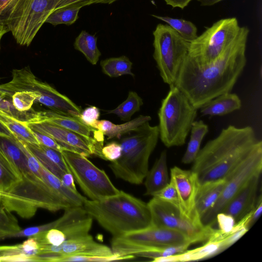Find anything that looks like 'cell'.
Masks as SVG:
<instances>
[{"label": "cell", "mask_w": 262, "mask_h": 262, "mask_svg": "<svg viewBox=\"0 0 262 262\" xmlns=\"http://www.w3.org/2000/svg\"><path fill=\"white\" fill-rule=\"evenodd\" d=\"M55 252L58 257L57 262L62 257L72 255L110 257L115 255L111 247L96 242L89 233L55 246Z\"/></svg>", "instance_id": "cell-18"}, {"label": "cell", "mask_w": 262, "mask_h": 262, "mask_svg": "<svg viewBox=\"0 0 262 262\" xmlns=\"http://www.w3.org/2000/svg\"><path fill=\"white\" fill-rule=\"evenodd\" d=\"M111 248L119 256L133 255L157 248L192 244L184 234L177 231L154 225L122 236L113 237Z\"/></svg>", "instance_id": "cell-8"}, {"label": "cell", "mask_w": 262, "mask_h": 262, "mask_svg": "<svg viewBox=\"0 0 262 262\" xmlns=\"http://www.w3.org/2000/svg\"><path fill=\"white\" fill-rule=\"evenodd\" d=\"M224 251L222 241L209 238L204 245L192 250L152 260L155 262H184L198 261L214 256Z\"/></svg>", "instance_id": "cell-21"}, {"label": "cell", "mask_w": 262, "mask_h": 262, "mask_svg": "<svg viewBox=\"0 0 262 262\" xmlns=\"http://www.w3.org/2000/svg\"><path fill=\"white\" fill-rule=\"evenodd\" d=\"M26 144L40 164L59 179L70 171L61 152L41 144Z\"/></svg>", "instance_id": "cell-20"}, {"label": "cell", "mask_w": 262, "mask_h": 262, "mask_svg": "<svg viewBox=\"0 0 262 262\" xmlns=\"http://www.w3.org/2000/svg\"><path fill=\"white\" fill-rule=\"evenodd\" d=\"M100 115L99 108L96 106H91L82 111L79 118L85 125L93 127L98 120Z\"/></svg>", "instance_id": "cell-45"}, {"label": "cell", "mask_w": 262, "mask_h": 262, "mask_svg": "<svg viewBox=\"0 0 262 262\" xmlns=\"http://www.w3.org/2000/svg\"><path fill=\"white\" fill-rule=\"evenodd\" d=\"M100 66L103 73L112 78L124 75L135 76L131 71L133 63L125 55L102 60L100 61Z\"/></svg>", "instance_id": "cell-32"}, {"label": "cell", "mask_w": 262, "mask_h": 262, "mask_svg": "<svg viewBox=\"0 0 262 262\" xmlns=\"http://www.w3.org/2000/svg\"><path fill=\"white\" fill-rule=\"evenodd\" d=\"M262 212V196L261 194L257 197L254 208L252 211L250 217V228L256 222L260 217Z\"/></svg>", "instance_id": "cell-48"}, {"label": "cell", "mask_w": 262, "mask_h": 262, "mask_svg": "<svg viewBox=\"0 0 262 262\" xmlns=\"http://www.w3.org/2000/svg\"><path fill=\"white\" fill-rule=\"evenodd\" d=\"M262 147L250 126L229 125L200 149L191 170L198 177L199 185L225 179L257 148Z\"/></svg>", "instance_id": "cell-2"}, {"label": "cell", "mask_w": 262, "mask_h": 262, "mask_svg": "<svg viewBox=\"0 0 262 262\" xmlns=\"http://www.w3.org/2000/svg\"><path fill=\"white\" fill-rule=\"evenodd\" d=\"M122 148L119 142L112 141L103 146L101 154L103 160L111 162L118 160L121 156Z\"/></svg>", "instance_id": "cell-44"}, {"label": "cell", "mask_w": 262, "mask_h": 262, "mask_svg": "<svg viewBox=\"0 0 262 262\" xmlns=\"http://www.w3.org/2000/svg\"><path fill=\"white\" fill-rule=\"evenodd\" d=\"M192 0H164L166 4L172 8H185Z\"/></svg>", "instance_id": "cell-50"}, {"label": "cell", "mask_w": 262, "mask_h": 262, "mask_svg": "<svg viewBox=\"0 0 262 262\" xmlns=\"http://www.w3.org/2000/svg\"><path fill=\"white\" fill-rule=\"evenodd\" d=\"M80 9V7H76L56 10L48 16L46 23L54 26L60 24L71 25L79 18L78 13Z\"/></svg>", "instance_id": "cell-36"}, {"label": "cell", "mask_w": 262, "mask_h": 262, "mask_svg": "<svg viewBox=\"0 0 262 262\" xmlns=\"http://www.w3.org/2000/svg\"><path fill=\"white\" fill-rule=\"evenodd\" d=\"M0 147L15 164L21 176L31 172L25 155L14 140L0 137Z\"/></svg>", "instance_id": "cell-33"}, {"label": "cell", "mask_w": 262, "mask_h": 262, "mask_svg": "<svg viewBox=\"0 0 262 262\" xmlns=\"http://www.w3.org/2000/svg\"><path fill=\"white\" fill-rule=\"evenodd\" d=\"M249 33L247 27H241L234 41L219 58L209 64L200 66L187 56L174 85L194 107L199 109L219 95L231 92L246 64Z\"/></svg>", "instance_id": "cell-1"}, {"label": "cell", "mask_w": 262, "mask_h": 262, "mask_svg": "<svg viewBox=\"0 0 262 262\" xmlns=\"http://www.w3.org/2000/svg\"><path fill=\"white\" fill-rule=\"evenodd\" d=\"M9 32L7 28L3 25L2 24L0 23V49H1V39L4 36V34H5L6 33Z\"/></svg>", "instance_id": "cell-53"}, {"label": "cell", "mask_w": 262, "mask_h": 262, "mask_svg": "<svg viewBox=\"0 0 262 262\" xmlns=\"http://www.w3.org/2000/svg\"><path fill=\"white\" fill-rule=\"evenodd\" d=\"M7 97L5 93L0 90V104L4 100V98Z\"/></svg>", "instance_id": "cell-55"}, {"label": "cell", "mask_w": 262, "mask_h": 262, "mask_svg": "<svg viewBox=\"0 0 262 262\" xmlns=\"http://www.w3.org/2000/svg\"><path fill=\"white\" fill-rule=\"evenodd\" d=\"M82 207L113 237L151 225V215L147 203L122 190L99 201L86 199Z\"/></svg>", "instance_id": "cell-3"}, {"label": "cell", "mask_w": 262, "mask_h": 262, "mask_svg": "<svg viewBox=\"0 0 262 262\" xmlns=\"http://www.w3.org/2000/svg\"><path fill=\"white\" fill-rule=\"evenodd\" d=\"M131 135L122 138L120 157L108 166L116 178L135 185L142 184L148 171L149 157L159 138L158 125L147 122Z\"/></svg>", "instance_id": "cell-4"}, {"label": "cell", "mask_w": 262, "mask_h": 262, "mask_svg": "<svg viewBox=\"0 0 262 262\" xmlns=\"http://www.w3.org/2000/svg\"><path fill=\"white\" fill-rule=\"evenodd\" d=\"M241 27L235 17L218 20L190 42L188 56L200 66L212 62L234 41Z\"/></svg>", "instance_id": "cell-9"}, {"label": "cell", "mask_w": 262, "mask_h": 262, "mask_svg": "<svg viewBox=\"0 0 262 262\" xmlns=\"http://www.w3.org/2000/svg\"><path fill=\"white\" fill-rule=\"evenodd\" d=\"M216 224L218 225V229L222 233H227L233 229L236 222L232 216L224 212H220L216 215Z\"/></svg>", "instance_id": "cell-46"}, {"label": "cell", "mask_w": 262, "mask_h": 262, "mask_svg": "<svg viewBox=\"0 0 262 262\" xmlns=\"http://www.w3.org/2000/svg\"><path fill=\"white\" fill-rule=\"evenodd\" d=\"M0 228L12 233L21 230L17 219L7 211L0 202Z\"/></svg>", "instance_id": "cell-41"}, {"label": "cell", "mask_w": 262, "mask_h": 262, "mask_svg": "<svg viewBox=\"0 0 262 262\" xmlns=\"http://www.w3.org/2000/svg\"><path fill=\"white\" fill-rule=\"evenodd\" d=\"M58 219L52 222L37 226L30 227L10 234L7 237H30L38 233L55 227Z\"/></svg>", "instance_id": "cell-42"}, {"label": "cell", "mask_w": 262, "mask_h": 262, "mask_svg": "<svg viewBox=\"0 0 262 262\" xmlns=\"http://www.w3.org/2000/svg\"><path fill=\"white\" fill-rule=\"evenodd\" d=\"M225 179L209 182L199 185L195 200V209L201 220L214 205L225 185Z\"/></svg>", "instance_id": "cell-22"}, {"label": "cell", "mask_w": 262, "mask_h": 262, "mask_svg": "<svg viewBox=\"0 0 262 262\" xmlns=\"http://www.w3.org/2000/svg\"><path fill=\"white\" fill-rule=\"evenodd\" d=\"M34 131L54 139L63 149L86 157L95 155L103 159L101 149L81 135L62 127L46 123H26Z\"/></svg>", "instance_id": "cell-16"}, {"label": "cell", "mask_w": 262, "mask_h": 262, "mask_svg": "<svg viewBox=\"0 0 262 262\" xmlns=\"http://www.w3.org/2000/svg\"><path fill=\"white\" fill-rule=\"evenodd\" d=\"M169 88L158 113L159 137L167 147L185 143L198 111L176 86Z\"/></svg>", "instance_id": "cell-6"}, {"label": "cell", "mask_w": 262, "mask_h": 262, "mask_svg": "<svg viewBox=\"0 0 262 262\" xmlns=\"http://www.w3.org/2000/svg\"><path fill=\"white\" fill-rule=\"evenodd\" d=\"M145 195L152 196L169 182L167 165V153L163 150L145 178Z\"/></svg>", "instance_id": "cell-24"}, {"label": "cell", "mask_w": 262, "mask_h": 262, "mask_svg": "<svg viewBox=\"0 0 262 262\" xmlns=\"http://www.w3.org/2000/svg\"><path fill=\"white\" fill-rule=\"evenodd\" d=\"M60 0H33L14 31L17 43L29 46L48 16L56 10Z\"/></svg>", "instance_id": "cell-14"}, {"label": "cell", "mask_w": 262, "mask_h": 262, "mask_svg": "<svg viewBox=\"0 0 262 262\" xmlns=\"http://www.w3.org/2000/svg\"><path fill=\"white\" fill-rule=\"evenodd\" d=\"M262 147L254 151L225 178V185L214 205L202 217L205 226L216 224V215L221 212L227 204L254 176L261 174Z\"/></svg>", "instance_id": "cell-12"}, {"label": "cell", "mask_w": 262, "mask_h": 262, "mask_svg": "<svg viewBox=\"0 0 262 262\" xmlns=\"http://www.w3.org/2000/svg\"><path fill=\"white\" fill-rule=\"evenodd\" d=\"M33 0H0V23L11 33Z\"/></svg>", "instance_id": "cell-23"}, {"label": "cell", "mask_w": 262, "mask_h": 262, "mask_svg": "<svg viewBox=\"0 0 262 262\" xmlns=\"http://www.w3.org/2000/svg\"><path fill=\"white\" fill-rule=\"evenodd\" d=\"M21 179L16 166L0 147V189L8 191Z\"/></svg>", "instance_id": "cell-30"}, {"label": "cell", "mask_w": 262, "mask_h": 262, "mask_svg": "<svg viewBox=\"0 0 262 262\" xmlns=\"http://www.w3.org/2000/svg\"><path fill=\"white\" fill-rule=\"evenodd\" d=\"M11 234H12L11 232L0 228V239L7 237Z\"/></svg>", "instance_id": "cell-54"}, {"label": "cell", "mask_w": 262, "mask_h": 262, "mask_svg": "<svg viewBox=\"0 0 262 262\" xmlns=\"http://www.w3.org/2000/svg\"><path fill=\"white\" fill-rule=\"evenodd\" d=\"M153 57L163 81L174 85L181 66L188 55L190 42L168 25L158 24L153 32Z\"/></svg>", "instance_id": "cell-7"}, {"label": "cell", "mask_w": 262, "mask_h": 262, "mask_svg": "<svg viewBox=\"0 0 262 262\" xmlns=\"http://www.w3.org/2000/svg\"><path fill=\"white\" fill-rule=\"evenodd\" d=\"M242 102L235 93L227 92L211 100L200 108L203 116H223L239 110Z\"/></svg>", "instance_id": "cell-25"}, {"label": "cell", "mask_w": 262, "mask_h": 262, "mask_svg": "<svg viewBox=\"0 0 262 262\" xmlns=\"http://www.w3.org/2000/svg\"><path fill=\"white\" fill-rule=\"evenodd\" d=\"M155 17L165 22L175 30L186 41L190 42L198 36L197 28L191 21L183 19L173 18L168 16L152 15Z\"/></svg>", "instance_id": "cell-35"}, {"label": "cell", "mask_w": 262, "mask_h": 262, "mask_svg": "<svg viewBox=\"0 0 262 262\" xmlns=\"http://www.w3.org/2000/svg\"><path fill=\"white\" fill-rule=\"evenodd\" d=\"M149 116L140 115L135 119L120 124H116L109 120H98L93 128L101 132L107 139H120L123 135L137 130L140 126L151 120Z\"/></svg>", "instance_id": "cell-26"}, {"label": "cell", "mask_w": 262, "mask_h": 262, "mask_svg": "<svg viewBox=\"0 0 262 262\" xmlns=\"http://www.w3.org/2000/svg\"><path fill=\"white\" fill-rule=\"evenodd\" d=\"M260 174L253 177L227 204L221 212L232 216L236 223L251 212L257 198Z\"/></svg>", "instance_id": "cell-19"}, {"label": "cell", "mask_w": 262, "mask_h": 262, "mask_svg": "<svg viewBox=\"0 0 262 262\" xmlns=\"http://www.w3.org/2000/svg\"><path fill=\"white\" fill-rule=\"evenodd\" d=\"M0 90L10 97L18 91H32L40 95L37 102L50 109L55 105L58 94V91L49 84L38 80L29 67L13 70L11 80L0 84Z\"/></svg>", "instance_id": "cell-13"}, {"label": "cell", "mask_w": 262, "mask_h": 262, "mask_svg": "<svg viewBox=\"0 0 262 262\" xmlns=\"http://www.w3.org/2000/svg\"><path fill=\"white\" fill-rule=\"evenodd\" d=\"M200 2L202 6L213 5L223 0H196Z\"/></svg>", "instance_id": "cell-52"}, {"label": "cell", "mask_w": 262, "mask_h": 262, "mask_svg": "<svg viewBox=\"0 0 262 262\" xmlns=\"http://www.w3.org/2000/svg\"><path fill=\"white\" fill-rule=\"evenodd\" d=\"M135 257L133 255L119 256L114 255L110 257L94 256L86 255H72L60 258L58 262H74V261H99L106 262L114 260H120L132 259Z\"/></svg>", "instance_id": "cell-38"}, {"label": "cell", "mask_w": 262, "mask_h": 262, "mask_svg": "<svg viewBox=\"0 0 262 262\" xmlns=\"http://www.w3.org/2000/svg\"><path fill=\"white\" fill-rule=\"evenodd\" d=\"M21 177L7 195L0 197L1 203L8 212L29 219L39 208L56 211L72 207L41 178L31 172Z\"/></svg>", "instance_id": "cell-5"}, {"label": "cell", "mask_w": 262, "mask_h": 262, "mask_svg": "<svg viewBox=\"0 0 262 262\" xmlns=\"http://www.w3.org/2000/svg\"><path fill=\"white\" fill-rule=\"evenodd\" d=\"M25 123H46L55 125L75 132L102 149L104 135L100 131L83 123L79 118L61 114L51 110L33 111L27 114L23 120Z\"/></svg>", "instance_id": "cell-15"}, {"label": "cell", "mask_w": 262, "mask_h": 262, "mask_svg": "<svg viewBox=\"0 0 262 262\" xmlns=\"http://www.w3.org/2000/svg\"><path fill=\"white\" fill-rule=\"evenodd\" d=\"M61 154L70 172L90 200L99 201L120 192L104 170L95 166L88 157L63 150Z\"/></svg>", "instance_id": "cell-10"}, {"label": "cell", "mask_w": 262, "mask_h": 262, "mask_svg": "<svg viewBox=\"0 0 262 262\" xmlns=\"http://www.w3.org/2000/svg\"><path fill=\"white\" fill-rule=\"evenodd\" d=\"M0 122L11 133L16 140L29 144H40L33 130L23 120L1 108Z\"/></svg>", "instance_id": "cell-27"}, {"label": "cell", "mask_w": 262, "mask_h": 262, "mask_svg": "<svg viewBox=\"0 0 262 262\" xmlns=\"http://www.w3.org/2000/svg\"><path fill=\"white\" fill-rule=\"evenodd\" d=\"M142 99L134 91H129L127 99L116 108L107 111L108 114L116 115L122 121L130 120L131 117L138 112L143 105Z\"/></svg>", "instance_id": "cell-34"}, {"label": "cell", "mask_w": 262, "mask_h": 262, "mask_svg": "<svg viewBox=\"0 0 262 262\" xmlns=\"http://www.w3.org/2000/svg\"><path fill=\"white\" fill-rule=\"evenodd\" d=\"M11 247V246H0V254L2 252L9 249Z\"/></svg>", "instance_id": "cell-56"}, {"label": "cell", "mask_w": 262, "mask_h": 262, "mask_svg": "<svg viewBox=\"0 0 262 262\" xmlns=\"http://www.w3.org/2000/svg\"><path fill=\"white\" fill-rule=\"evenodd\" d=\"M97 38L85 30L82 31L76 38L74 48L81 52L92 64L97 63L101 52L97 45Z\"/></svg>", "instance_id": "cell-31"}, {"label": "cell", "mask_w": 262, "mask_h": 262, "mask_svg": "<svg viewBox=\"0 0 262 262\" xmlns=\"http://www.w3.org/2000/svg\"><path fill=\"white\" fill-rule=\"evenodd\" d=\"M147 204L152 225L180 232L192 244L207 241L215 229L213 226L204 225L202 222L185 217L178 207L156 197L152 196Z\"/></svg>", "instance_id": "cell-11"}, {"label": "cell", "mask_w": 262, "mask_h": 262, "mask_svg": "<svg viewBox=\"0 0 262 262\" xmlns=\"http://www.w3.org/2000/svg\"><path fill=\"white\" fill-rule=\"evenodd\" d=\"M118 0H60L56 9L76 8L95 4H111Z\"/></svg>", "instance_id": "cell-43"}, {"label": "cell", "mask_w": 262, "mask_h": 262, "mask_svg": "<svg viewBox=\"0 0 262 262\" xmlns=\"http://www.w3.org/2000/svg\"><path fill=\"white\" fill-rule=\"evenodd\" d=\"M11 97L14 107L18 112H24L31 108L40 95L32 91H21L14 93Z\"/></svg>", "instance_id": "cell-37"}, {"label": "cell", "mask_w": 262, "mask_h": 262, "mask_svg": "<svg viewBox=\"0 0 262 262\" xmlns=\"http://www.w3.org/2000/svg\"><path fill=\"white\" fill-rule=\"evenodd\" d=\"M62 184L71 190L78 192L74 182V178L72 174L70 172L64 173L60 179Z\"/></svg>", "instance_id": "cell-49"}, {"label": "cell", "mask_w": 262, "mask_h": 262, "mask_svg": "<svg viewBox=\"0 0 262 262\" xmlns=\"http://www.w3.org/2000/svg\"><path fill=\"white\" fill-rule=\"evenodd\" d=\"M170 180L176 188L179 201V210L185 217L201 222L195 209V200L199 187L197 174L192 170L178 166L170 169Z\"/></svg>", "instance_id": "cell-17"}, {"label": "cell", "mask_w": 262, "mask_h": 262, "mask_svg": "<svg viewBox=\"0 0 262 262\" xmlns=\"http://www.w3.org/2000/svg\"><path fill=\"white\" fill-rule=\"evenodd\" d=\"M152 196L169 203L179 209L178 192L174 183L170 180L163 188L156 193Z\"/></svg>", "instance_id": "cell-40"}, {"label": "cell", "mask_w": 262, "mask_h": 262, "mask_svg": "<svg viewBox=\"0 0 262 262\" xmlns=\"http://www.w3.org/2000/svg\"><path fill=\"white\" fill-rule=\"evenodd\" d=\"M208 131V126L203 121H194L193 122L190 131V139L182 159V163H193L200 149L202 141Z\"/></svg>", "instance_id": "cell-29"}, {"label": "cell", "mask_w": 262, "mask_h": 262, "mask_svg": "<svg viewBox=\"0 0 262 262\" xmlns=\"http://www.w3.org/2000/svg\"><path fill=\"white\" fill-rule=\"evenodd\" d=\"M0 137L5 138L11 140H15L11 133L0 122Z\"/></svg>", "instance_id": "cell-51"}, {"label": "cell", "mask_w": 262, "mask_h": 262, "mask_svg": "<svg viewBox=\"0 0 262 262\" xmlns=\"http://www.w3.org/2000/svg\"><path fill=\"white\" fill-rule=\"evenodd\" d=\"M33 133L40 144L51 148L61 152L64 149L51 137L33 130Z\"/></svg>", "instance_id": "cell-47"}, {"label": "cell", "mask_w": 262, "mask_h": 262, "mask_svg": "<svg viewBox=\"0 0 262 262\" xmlns=\"http://www.w3.org/2000/svg\"><path fill=\"white\" fill-rule=\"evenodd\" d=\"M14 142L25 155L28 166L31 172L41 178L40 176L41 165L30 151L26 143L16 139L14 140Z\"/></svg>", "instance_id": "cell-39"}, {"label": "cell", "mask_w": 262, "mask_h": 262, "mask_svg": "<svg viewBox=\"0 0 262 262\" xmlns=\"http://www.w3.org/2000/svg\"><path fill=\"white\" fill-rule=\"evenodd\" d=\"M41 179L51 187L64 200L72 207L82 206L86 199L79 192H75L65 187L60 179L50 172L41 165Z\"/></svg>", "instance_id": "cell-28"}]
</instances>
